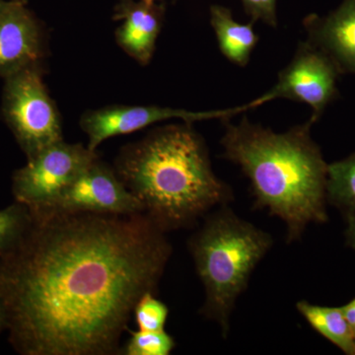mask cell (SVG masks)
I'll return each instance as SVG.
<instances>
[{
  "instance_id": "obj_1",
  "label": "cell",
  "mask_w": 355,
  "mask_h": 355,
  "mask_svg": "<svg viewBox=\"0 0 355 355\" xmlns=\"http://www.w3.org/2000/svg\"><path fill=\"white\" fill-rule=\"evenodd\" d=\"M31 212L22 239L0 257L9 343L22 355L116 354L171 257L165 231L144 212Z\"/></svg>"
},
{
  "instance_id": "obj_2",
  "label": "cell",
  "mask_w": 355,
  "mask_h": 355,
  "mask_svg": "<svg viewBox=\"0 0 355 355\" xmlns=\"http://www.w3.org/2000/svg\"><path fill=\"white\" fill-rule=\"evenodd\" d=\"M221 121L222 157L249 179L256 207L286 224L287 242L300 239L310 223L327 221L328 165L311 139L312 121L275 133L251 123L246 114L237 125L230 118Z\"/></svg>"
},
{
  "instance_id": "obj_3",
  "label": "cell",
  "mask_w": 355,
  "mask_h": 355,
  "mask_svg": "<svg viewBox=\"0 0 355 355\" xmlns=\"http://www.w3.org/2000/svg\"><path fill=\"white\" fill-rule=\"evenodd\" d=\"M114 169L166 233L232 200L230 187L212 170L205 140L187 121L154 128L123 147Z\"/></svg>"
},
{
  "instance_id": "obj_4",
  "label": "cell",
  "mask_w": 355,
  "mask_h": 355,
  "mask_svg": "<svg viewBox=\"0 0 355 355\" xmlns=\"http://www.w3.org/2000/svg\"><path fill=\"white\" fill-rule=\"evenodd\" d=\"M272 243L268 233L226 207L207 217L189 240V250L205 291L200 313L219 324L223 336L230 330L236 301Z\"/></svg>"
},
{
  "instance_id": "obj_5",
  "label": "cell",
  "mask_w": 355,
  "mask_h": 355,
  "mask_svg": "<svg viewBox=\"0 0 355 355\" xmlns=\"http://www.w3.org/2000/svg\"><path fill=\"white\" fill-rule=\"evenodd\" d=\"M3 80L2 116L27 159L64 140L62 119L44 83L42 65L26 67Z\"/></svg>"
},
{
  "instance_id": "obj_6",
  "label": "cell",
  "mask_w": 355,
  "mask_h": 355,
  "mask_svg": "<svg viewBox=\"0 0 355 355\" xmlns=\"http://www.w3.org/2000/svg\"><path fill=\"white\" fill-rule=\"evenodd\" d=\"M97 157L87 146L64 140L46 147L14 172V200L31 210L50 209Z\"/></svg>"
},
{
  "instance_id": "obj_7",
  "label": "cell",
  "mask_w": 355,
  "mask_h": 355,
  "mask_svg": "<svg viewBox=\"0 0 355 355\" xmlns=\"http://www.w3.org/2000/svg\"><path fill=\"white\" fill-rule=\"evenodd\" d=\"M336 78V65L324 51L309 42L299 43L291 64L279 72L275 85L254 100V105L261 106L279 98L305 103L313 109L310 121L314 123L335 96Z\"/></svg>"
},
{
  "instance_id": "obj_8",
  "label": "cell",
  "mask_w": 355,
  "mask_h": 355,
  "mask_svg": "<svg viewBox=\"0 0 355 355\" xmlns=\"http://www.w3.org/2000/svg\"><path fill=\"white\" fill-rule=\"evenodd\" d=\"M250 109H254L252 102L236 108L209 112H191L159 106L112 105L85 112L81 116L79 125L88 137V148L96 151L97 147L105 140L137 132L159 121L179 119L193 123L195 121L211 119L222 120L224 118H231L237 114L245 113Z\"/></svg>"
},
{
  "instance_id": "obj_9",
  "label": "cell",
  "mask_w": 355,
  "mask_h": 355,
  "mask_svg": "<svg viewBox=\"0 0 355 355\" xmlns=\"http://www.w3.org/2000/svg\"><path fill=\"white\" fill-rule=\"evenodd\" d=\"M46 209L119 216L144 214L141 203L128 190L114 167L99 157L95 158L53 207Z\"/></svg>"
},
{
  "instance_id": "obj_10",
  "label": "cell",
  "mask_w": 355,
  "mask_h": 355,
  "mask_svg": "<svg viewBox=\"0 0 355 355\" xmlns=\"http://www.w3.org/2000/svg\"><path fill=\"white\" fill-rule=\"evenodd\" d=\"M46 57V34L22 0H11L0 14V78L34 65Z\"/></svg>"
},
{
  "instance_id": "obj_11",
  "label": "cell",
  "mask_w": 355,
  "mask_h": 355,
  "mask_svg": "<svg viewBox=\"0 0 355 355\" xmlns=\"http://www.w3.org/2000/svg\"><path fill=\"white\" fill-rule=\"evenodd\" d=\"M164 18V3L119 0L114 13V19L121 21L114 34L116 44L140 65L148 64L153 60Z\"/></svg>"
},
{
  "instance_id": "obj_12",
  "label": "cell",
  "mask_w": 355,
  "mask_h": 355,
  "mask_svg": "<svg viewBox=\"0 0 355 355\" xmlns=\"http://www.w3.org/2000/svg\"><path fill=\"white\" fill-rule=\"evenodd\" d=\"M309 43L327 51L345 69L355 72V0H345L326 19L305 20Z\"/></svg>"
},
{
  "instance_id": "obj_13",
  "label": "cell",
  "mask_w": 355,
  "mask_h": 355,
  "mask_svg": "<svg viewBox=\"0 0 355 355\" xmlns=\"http://www.w3.org/2000/svg\"><path fill=\"white\" fill-rule=\"evenodd\" d=\"M210 24L216 32L222 55L238 67H246L259 42V37L254 32V22L250 21L248 24L236 22L230 9L212 6Z\"/></svg>"
},
{
  "instance_id": "obj_14",
  "label": "cell",
  "mask_w": 355,
  "mask_h": 355,
  "mask_svg": "<svg viewBox=\"0 0 355 355\" xmlns=\"http://www.w3.org/2000/svg\"><path fill=\"white\" fill-rule=\"evenodd\" d=\"M296 308L317 333L345 354L355 355V333L345 319L342 307H324L299 301Z\"/></svg>"
},
{
  "instance_id": "obj_15",
  "label": "cell",
  "mask_w": 355,
  "mask_h": 355,
  "mask_svg": "<svg viewBox=\"0 0 355 355\" xmlns=\"http://www.w3.org/2000/svg\"><path fill=\"white\" fill-rule=\"evenodd\" d=\"M327 198L347 214L355 212V153L328 165Z\"/></svg>"
},
{
  "instance_id": "obj_16",
  "label": "cell",
  "mask_w": 355,
  "mask_h": 355,
  "mask_svg": "<svg viewBox=\"0 0 355 355\" xmlns=\"http://www.w3.org/2000/svg\"><path fill=\"white\" fill-rule=\"evenodd\" d=\"M32 222L29 207L15 202L0 210V257L19 243Z\"/></svg>"
},
{
  "instance_id": "obj_17",
  "label": "cell",
  "mask_w": 355,
  "mask_h": 355,
  "mask_svg": "<svg viewBox=\"0 0 355 355\" xmlns=\"http://www.w3.org/2000/svg\"><path fill=\"white\" fill-rule=\"evenodd\" d=\"M174 338L165 330L130 331L123 349L125 355H168L175 349Z\"/></svg>"
},
{
  "instance_id": "obj_18",
  "label": "cell",
  "mask_w": 355,
  "mask_h": 355,
  "mask_svg": "<svg viewBox=\"0 0 355 355\" xmlns=\"http://www.w3.org/2000/svg\"><path fill=\"white\" fill-rule=\"evenodd\" d=\"M135 322L139 330H165L169 309L162 301L155 297V293L148 292L139 299L133 310Z\"/></svg>"
},
{
  "instance_id": "obj_19",
  "label": "cell",
  "mask_w": 355,
  "mask_h": 355,
  "mask_svg": "<svg viewBox=\"0 0 355 355\" xmlns=\"http://www.w3.org/2000/svg\"><path fill=\"white\" fill-rule=\"evenodd\" d=\"M242 3L251 21H263L270 27H277V0H242Z\"/></svg>"
},
{
  "instance_id": "obj_20",
  "label": "cell",
  "mask_w": 355,
  "mask_h": 355,
  "mask_svg": "<svg viewBox=\"0 0 355 355\" xmlns=\"http://www.w3.org/2000/svg\"><path fill=\"white\" fill-rule=\"evenodd\" d=\"M347 223H349L347 230V243L355 250V212L347 214Z\"/></svg>"
},
{
  "instance_id": "obj_21",
  "label": "cell",
  "mask_w": 355,
  "mask_h": 355,
  "mask_svg": "<svg viewBox=\"0 0 355 355\" xmlns=\"http://www.w3.org/2000/svg\"><path fill=\"white\" fill-rule=\"evenodd\" d=\"M342 310L345 319L347 320L355 333V298L347 305L343 306Z\"/></svg>"
},
{
  "instance_id": "obj_22",
  "label": "cell",
  "mask_w": 355,
  "mask_h": 355,
  "mask_svg": "<svg viewBox=\"0 0 355 355\" xmlns=\"http://www.w3.org/2000/svg\"><path fill=\"white\" fill-rule=\"evenodd\" d=\"M6 330V314H4L3 307L0 302V333Z\"/></svg>"
},
{
  "instance_id": "obj_23",
  "label": "cell",
  "mask_w": 355,
  "mask_h": 355,
  "mask_svg": "<svg viewBox=\"0 0 355 355\" xmlns=\"http://www.w3.org/2000/svg\"><path fill=\"white\" fill-rule=\"evenodd\" d=\"M10 1H6V0H0V14L3 12L4 10L9 6L10 4Z\"/></svg>"
},
{
  "instance_id": "obj_24",
  "label": "cell",
  "mask_w": 355,
  "mask_h": 355,
  "mask_svg": "<svg viewBox=\"0 0 355 355\" xmlns=\"http://www.w3.org/2000/svg\"><path fill=\"white\" fill-rule=\"evenodd\" d=\"M142 1L146 2V3L153 4V3H163L164 0H142Z\"/></svg>"
}]
</instances>
